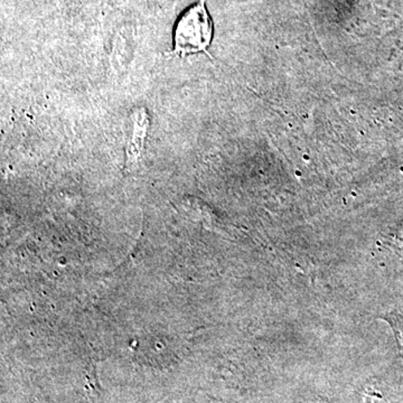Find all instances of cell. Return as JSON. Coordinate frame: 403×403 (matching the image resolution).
Wrapping results in <instances>:
<instances>
[{
	"mask_svg": "<svg viewBox=\"0 0 403 403\" xmlns=\"http://www.w3.org/2000/svg\"><path fill=\"white\" fill-rule=\"evenodd\" d=\"M213 38V24L206 8V0L194 3L178 19L174 31V49L171 56L186 58L208 53Z\"/></svg>",
	"mask_w": 403,
	"mask_h": 403,
	"instance_id": "obj_1",
	"label": "cell"
},
{
	"mask_svg": "<svg viewBox=\"0 0 403 403\" xmlns=\"http://www.w3.org/2000/svg\"><path fill=\"white\" fill-rule=\"evenodd\" d=\"M149 114L145 108H136L129 116V132L125 147L127 165H137L144 153L147 134L149 132Z\"/></svg>",
	"mask_w": 403,
	"mask_h": 403,
	"instance_id": "obj_2",
	"label": "cell"
}]
</instances>
